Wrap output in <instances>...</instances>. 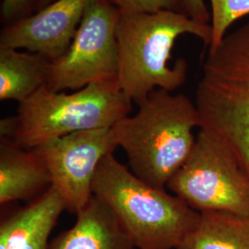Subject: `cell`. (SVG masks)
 I'll return each mask as SVG.
<instances>
[{
	"label": "cell",
	"mask_w": 249,
	"mask_h": 249,
	"mask_svg": "<svg viewBox=\"0 0 249 249\" xmlns=\"http://www.w3.org/2000/svg\"><path fill=\"white\" fill-rule=\"evenodd\" d=\"M51 63L42 53L0 47V100L21 104L46 87Z\"/></svg>",
	"instance_id": "13"
},
{
	"label": "cell",
	"mask_w": 249,
	"mask_h": 249,
	"mask_svg": "<svg viewBox=\"0 0 249 249\" xmlns=\"http://www.w3.org/2000/svg\"><path fill=\"white\" fill-rule=\"evenodd\" d=\"M120 12L153 13L161 10H172L186 13L183 0H109ZM187 14V13H186Z\"/></svg>",
	"instance_id": "16"
},
{
	"label": "cell",
	"mask_w": 249,
	"mask_h": 249,
	"mask_svg": "<svg viewBox=\"0 0 249 249\" xmlns=\"http://www.w3.org/2000/svg\"><path fill=\"white\" fill-rule=\"evenodd\" d=\"M18 117L11 116L1 119L0 121V134L1 139L14 141L18 131Z\"/></svg>",
	"instance_id": "19"
},
{
	"label": "cell",
	"mask_w": 249,
	"mask_h": 249,
	"mask_svg": "<svg viewBox=\"0 0 249 249\" xmlns=\"http://www.w3.org/2000/svg\"><path fill=\"white\" fill-rule=\"evenodd\" d=\"M132 110L117 80L92 83L71 93L46 87L18 104L14 142L33 150L69 134L112 128Z\"/></svg>",
	"instance_id": "5"
},
{
	"label": "cell",
	"mask_w": 249,
	"mask_h": 249,
	"mask_svg": "<svg viewBox=\"0 0 249 249\" xmlns=\"http://www.w3.org/2000/svg\"><path fill=\"white\" fill-rule=\"evenodd\" d=\"M120 10L109 0H90L68 51L52 61L46 88L78 90L117 80L119 52L116 25Z\"/></svg>",
	"instance_id": "7"
},
{
	"label": "cell",
	"mask_w": 249,
	"mask_h": 249,
	"mask_svg": "<svg viewBox=\"0 0 249 249\" xmlns=\"http://www.w3.org/2000/svg\"><path fill=\"white\" fill-rule=\"evenodd\" d=\"M138 107L134 116L112 127L115 142L135 176L166 189L196 142L194 129L199 128V116L195 102L186 94L157 89Z\"/></svg>",
	"instance_id": "1"
},
{
	"label": "cell",
	"mask_w": 249,
	"mask_h": 249,
	"mask_svg": "<svg viewBox=\"0 0 249 249\" xmlns=\"http://www.w3.org/2000/svg\"><path fill=\"white\" fill-rule=\"evenodd\" d=\"M51 187L45 160L36 150L18 146L14 141L0 143V204L35 196Z\"/></svg>",
	"instance_id": "12"
},
{
	"label": "cell",
	"mask_w": 249,
	"mask_h": 249,
	"mask_svg": "<svg viewBox=\"0 0 249 249\" xmlns=\"http://www.w3.org/2000/svg\"><path fill=\"white\" fill-rule=\"evenodd\" d=\"M117 149L112 128L69 134L34 150L42 156L51 177V187L62 196L67 210L77 214L88 204L99 165Z\"/></svg>",
	"instance_id": "8"
},
{
	"label": "cell",
	"mask_w": 249,
	"mask_h": 249,
	"mask_svg": "<svg viewBox=\"0 0 249 249\" xmlns=\"http://www.w3.org/2000/svg\"><path fill=\"white\" fill-rule=\"evenodd\" d=\"M178 249H249V214L199 213L196 227Z\"/></svg>",
	"instance_id": "14"
},
{
	"label": "cell",
	"mask_w": 249,
	"mask_h": 249,
	"mask_svg": "<svg viewBox=\"0 0 249 249\" xmlns=\"http://www.w3.org/2000/svg\"><path fill=\"white\" fill-rule=\"evenodd\" d=\"M184 7L190 18L201 23H208L211 20V14L204 0H183Z\"/></svg>",
	"instance_id": "18"
},
{
	"label": "cell",
	"mask_w": 249,
	"mask_h": 249,
	"mask_svg": "<svg viewBox=\"0 0 249 249\" xmlns=\"http://www.w3.org/2000/svg\"><path fill=\"white\" fill-rule=\"evenodd\" d=\"M38 0H2L1 19L5 26L33 15Z\"/></svg>",
	"instance_id": "17"
},
{
	"label": "cell",
	"mask_w": 249,
	"mask_h": 249,
	"mask_svg": "<svg viewBox=\"0 0 249 249\" xmlns=\"http://www.w3.org/2000/svg\"><path fill=\"white\" fill-rule=\"evenodd\" d=\"M67 204L50 187L0 224V249H49V236Z\"/></svg>",
	"instance_id": "10"
},
{
	"label": "cell",
	"mask_w": 249,
	"mask_h": 249,
	"mask_svg": "<svg viewBox=\"0 0 249 249\" xmlns=\"http://www.w3.org/2000/svg\"><path fill=\"white\" fill-rule=\"evenodd\" d=\"M192 35L208 47L212 27L186 13L161 10L153 13L120 12L116 25L119 52L117 81L124 94L139 106L155 89L174 91L187 80V63L169 61L178 37Z\"/></svg>",
	"instance_id": "2"
},
{
	"label": "cell",
	"mask_w": 249,
	"mask_h": 249,
	"mask_svg": "<svg viewBox=\"0 0 249 249\" xmlns=\"http://www.w3.org/2000/svg\"><path fill=\"white\" fill-rule=\"evenodd\" d=\"M195 105L199 128L225 144L249 175V18L206 53Z\"/></svg>",
	"instance_id": "4"
},
{
	"label": "cell",
	"mask_w": 249,
	"mask_h": 249,
	"mask_svg": "<svg viewBox=\"0 0 249 249\" xmlns=\"http://www.w3.org/2000/svg\"><path fill=\"white\" fill-rule=\"evenodd\" d=\"M92 193L116 215L137 249H178L199 219L181 198L135 176L114 153L101 161Z\"/></svg>",
	"instance_id": "3"
},
{
	"label": "cell",
	"mask_w": 249,
	"mask_h": 249,
	"mask_svg": "<svg viewBox=\"0 0 249 249\" xmlns=\"http://www.w3.org/2000/svg\"><path fill=\"white\" fill-rule=\"evenodd\" d=\"M90 0H53L33 15L1 31L0 47L26 49L54 61L61 57L84 16Z\"/></svg>",
	"instance_id": "9"
},
{
	"label": "cell",
	"mask_w": 249,
	"mask_h": 249,
	"mask_svg": "<svg viewBox=\"0 0 249 249\" xmlns=\"http://www.w3.org/2000/svg\"><path fill=\"white\" fill-rule=\"evenodd\" d=\"M53 0H38V3H37V8L36 10H40L43 8L46 7L47 5H49L51 2H53Z\"/></svg>",
	"instance_id": "20"
},
{
	"label": "cell",
	"mask_w": 249,
	"mask_h": 249,
	"mask_svg": "<svg viewBox=\"0 0 249 249\" xmlns=\"http://www.w3.org/2000/svg\"><path fill=\"white\" fill-rule=\"evenodd\" d=\"M210 2L212 41L208 51H213L222 43L231 24L249 16V0H210Z\"/></svg>",
	"instance_id": "15"
},
{
	"label": "cell",
	"mask_w": 249,
	"mask_h": 249,
	"mask_svg": "<svg viewBox=\"0 0 249 249\" xmlns=\"http://www.w3.org/2000/svg\"><path fill=\"white\" fill-rule=\"evenodd\" d=\"M166 188L197 213L249 214V174L225 144L200 128L190 156Z\"/></svg>",
	"instance_id": "6"
},
{
	"label": "cell",
	"mask_w": 249,
	"mask_h": 249,
	"mask_svg": "<svg viewBox=\"0 0 249 249\" xmlns=\"http://www.w3.org/2000/svg\"><path fill=\"white\" fill-rule=\"evenodd\" d=\"M76 215L74 225L54 238L49 249H137L116 215L97 197Z\"/></svg>",
	"instance_id": "11"
}]
</instances>
